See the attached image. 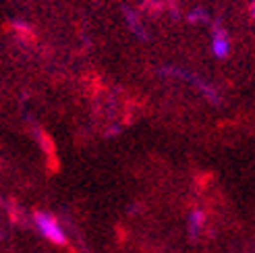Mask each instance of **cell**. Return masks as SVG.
<instances>
[{
  "label": "cell",
  "mask_w": 255,
  "mask_h": 253,
  "mask_svg": "<svg viewBox=\"0 0 255 253\" xmlns=\"http://www.w3.org/2000/svg\"><path fill=\"white\" fill-rule=\"evenodd\" d=\"M35 226H37V231L42 233V237H46L48 241H52L56 245H65L67 243V235H65V231L60 229L58 220L52 216V214L37 212L35 214Z\"/></svg>",
  "instance_id": "cell-1"
},
{
  "label": "cell",
  "mask_w": 255,
  "mask_h": 253,
  "mask_svg": "<svg viewBox=\"0 0 255 253\" xmlns=\"http://www.w3.org/2000/svg\"><path fill=\"white\" fill-rule=\"evenodd\" d=\"M212 48H214V54L218 56V58H224L228 52H231V44H228V40L222 35V33H218L214 37V44H212Z\"/></svg>",
  "instance_id": "cell-2"
},
{
  "label": "cell",
  "mask_w": 255,
  "mask_h": 253,
  "mask_svg": "<svg viewBox=\"0 0 255 253\" xmlns=\"http://www.w3.org/2000/svg\"><path fill=\"white\" fill-rule=\"evenodd\" d=\"M201 226H203V214L197 210V212L191 214V218H189V229H191V235H197Z\"/></svg>",
  "instance_id": "cell-3"
}]
</instances>
